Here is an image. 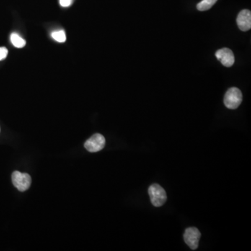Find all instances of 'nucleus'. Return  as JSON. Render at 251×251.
<instances>
[{"label": "nucleus", "mask_w": 251, "mask_h": 251, "mask_svg": "<svg viewBox=\"0 0 251 251\" xmlns=\"http://www.w3.org/2000/svg\"><path fill=\"white\" fill-rule=\"evenodd\" d=\"M148 193L151 204L156 208L163 206L167 200L166 190L159 184H154L150 186Z\"/></svg>", "instance_id": "1"}, {"label": "nucleus", "mask_w": 251, "mask_h": 251, "mask_svg": "<svg viewBox=\"0 0 251 251\" xmlns=\"http://www.w3.org/2000/svg\"><path fill=\"white\" fill-rule=\"evenodd\" d=\"M242 93L237 87H231L225 94L224 104L228 109H237L242 102Z\"/></svg>", "instance_id": "2"}, {"label": "nucleus", "mask_w": 251, "mask_h": 251, "mask_svg": "<svg viewBox=\"0 0 251 251\" xmlns=\"http://www.w3.org/2000/svg\"><path fill=\"white\" fill-rule=\"evenodd\" d=\"M12 182L18 190L23 192L30 187L32 179L30 175L27 173H22L19 171H15L12 174Z\"/></svg>", "instance_id": "3"}, {"label": "nucleus", "mask_w": 251, "mask_h": 251, "mask_svg": "<svg viewBox=\"0 0 251 251\" xmlns=\"http://www.w3.org/2000/svg\"><path fill=\"white\" fill-rule=\"evenodd\" d=\"M200 237H201V233L196 228H187L184 234V242L191 250L193 251L198 249Z\"/></svg>", "instance_id": "4"}, {"label": "nucleus", "mask_w": 251, "mask_h": 251, "mask_svg": "<svg viewBox=\"0 0 251 251\" xmlns=\"http://www.w3.org/2000/svg\"><path fill=\"white\" fill-rule=\"evenodd\" d=\"M105 145V139L104 135L96 133L84 143V147L89 152H98L104 149Z\"/></svg>", "instance_id": "5"}, {"label": "nucleus", "mask_w": 251, "mask_h": 251, "mask_svg": "<svg viewBox=\"0 0 251 251\" xmlns=\"http://www.w3.org/2000/svg\"><path fill=\"white\" fill-rule=\"evenodd\" d=\"M215 55L218 61L221 62V63L226 67H231L235 61L233 52L230 49L228 48L220 49L216 51Z\"/></svg>", "instance_id": "6"}, {"label": "nucleus", "mask_w": 251, "mask_h": 251, "mask_svg": "<svg viewBox=\"0 0 251 251\" xmlns=\"http://www.w3.org/2000/svg\"><path fill=\"white\" fill-rule=\"evenodd\" d=\"M237 23L239 28L243 32H247L251 28V13L248 9L240 11L237 18Z\"/></svg>", "instance_id": "7"}, {"label": "nucleus", "mask_w": 251, "mask_h": 251, "mask_svg": "<svg viewBox=\"0 0 251 251\" xmlns=\"http://www.w3.org/2000/svg\"><path fill=\"white\" fill-rule=\"evenodd\" d=\"M11 42L16 48H23L26 44L25 40L16 33L11 34Z\"/></svg>", "instance_id": "8"}, {"label": "nucleus", "mask_w": 251, "mask_h": 251, "mask_svg": "<svg viewBox=\"0 0 251 251\" xmlns=\"http://www.w3.org/2000/svg\"><path fill=\"white\" fill-rule=\"evenodd\" d=\"M218 0H203L197 4V9L200 11H208L216 4Z\"/></svg>", "instance_id": "9"}, {"label": "nucleus", "mask_w": 251, "mask_h": 251, "mask_svg": "<svg viewBox=\"0 0 251 251\" xmlns=\"http://www.w3.org/2000/svg\"><path fill=\"white\" fill-rule=\"evenodd\" d=\"M51 36L56 42H60V43H63V42H66V34H65L64 31L63 30L53 32Z\"/></svg>", "instance_id": "10"}, {"label": "nucleus", "mask_w": 251, "mask_h": 251, "mask_svg": "<svg viewBox=\"0 0 251 251\" xmlns=\"http://www.w3.org/2000/svg\"><path fill=\"white\" fill-rule=\"evenodd\" d=\"M8 55V50L5 47H0V61L6 59Z\"/></svg>", "instance_id": "11"}, {"label": "nucleus", "mask_w": 251, "mask_h": 251, "mask_svg": "<svg viewBox=\"0 0 251 251\" xmlns=\"http://www.w3.org/2000/svg\"><path fill=\"white\" fill-rule=\"evenodd\" d=\"M60 3L63 7H68L72 3V0H60Z\"/></svg>", "instance_id": "12"}]
</instances>
